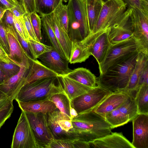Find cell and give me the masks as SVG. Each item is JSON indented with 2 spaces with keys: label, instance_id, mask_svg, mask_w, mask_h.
<instances>
[{
  "label": "cell",
  "instance_id": "29",
  "mask_svg": "<svg viewBox=\"0 0 148 148\" xmlns=\"http://www.w3.org/2000/svg\"><path fill=\"white\" fill-rule=\"evenodd\" d=\"M40 16L41 17L42 26V27L44 30L47 35L52 45V46L62 57L66 58L46 15H43Z\"/></svg>",
  "mask_w": 148,
  "mask_h": 148
},
{
  "label": "cell",
  "instance_id": "36",
  "mask_svg": "<svg viewBox=\"0 0 148 148\" xmlns=\"http://www.w3.org/2000/svg\"><path fill=\"white\" fill-rule=\"evenodd\" d=\"M28 41L36 59L40 56L51 51L53 48L52 46L45 45L41 42L35 40L31 38H29Z\"/></svg>",
  "mask_w": 148,
  "mask_h": 148
},
{
  "label": "cell",
  "instance_id": "47",
  "mask_svg": "<svg viewBox=\"0 0 148 148\" xmlns=\"http://www.w3.org/2000/svg\"><path fill=\"white\" fill-rule=\"evenodd\" d=\"M4 17L5 18L3 23L5 27L7 26L15 27L13 20V15L12 12L8 10L5 12Z\"/></svg>",
  "mask_w": 148,
  "mask_h": 148
},
{
  "label": "cell",
  "instance_id": "53",
  "mask_svg": "<svg viewBox=\"0 0 148 148\" xmlns=\"http://www.w3.org/2000/svg\"><path fill=\"white\" fill-rule=\"evenodd\" d=\"M6 79L5 74L0 68V84L3 83Z\"/></svg>",
  "mask_w": 148,
  "mask_h": 148
},
{
  "label": "cell",
  "instance_id": "21",
  "mask_svg": "<svg viewBox=\"0 0 148 148\" xmlns=\"http://www.w3.org/2000/svg\"><path fill=\"white\" fill-rule=\"evenodd\" d=\"M63 115L58 108L53 112H49L47 114L49 126L54 139H79L70 131H65L60 127L58 121Z\"/></svg>",
  "mask_w": 148,
  "mask_h": 148
},
{
  "label": "cell",
  "instance_id": "12",
  "mask_svg": "<svg viewBox=\"0 0 148 148\" xmlns=\"http://www.w3.org/2000/svg\"><path fill=\"white\" fill-rule=\"evenodd\" d=\"M129 8L133 36L139 42L144 51L148 53V13L136 8Z\"/></svg>",
  "mask_w": 148,
  "mask_h": 148
},
{
  "label": "cell",
  "instance_id": "19",
  "mask_svg": "<svg viewBox=\"0 0 148 148\" xmlns=\"http://www.w3.org/2000/svg\"><path fill=\"white\" fill-rule=\"evenodd\" d=\"M46 15L66 59L69 61L71 51L72 41L67 33L60 25L56 18L54 11Z\"/></svg>",
  "mask_w": 148,
  "mask_h": 148
},
{
  "label": "cell",
  "instance_id": "49",
  "mask_svg": "<svg viewBox=\"0 0 148 148\" xmlns=\"http://www.w3.org/2000/svg\"><path fill=\"white\" fill-rule=\"evenodd\" d=\"M144 84H148V66L146 67L141 75L138 89L141 85Z\"/></svg>",
  "mask_w": 148,
  "mask_h": 148
},
{
  "label": "cell",
  "instance_id": "52",
  "mask_svg": "<svg viewBox=\"0 0 148 148\" xmlns=\"http://www.w3.org/2000/svg\"><path fill=\"white\" fill-rule=\"evenodd\" d=\"M70 114L71 120L76 117L78 114L76 110L71 105L70 108Z\"/></svg>",
  "mask_w": 148,
  "mask_h": 148
},
{
  "label": "cell",
  "instance_id": "24",
  "mask_svg": "<svg viewBox=\"0 0 148 148\" xmlns=\"http://www.w3.org/2000/svg\"><path fill=\"white\" fill-rule=\"evenodd\" d=\"M58 76L57 74L37 59L33 60L28 83L37 80Z\"/></svg>",
  "mask_w": 148,
  "mask_h": 148
},
{
  "label": "cell",
  "instance_id": "13",
  "mask_svg": "<svg viewBox=\"0 0 148 148\" xmlns=\"http://www.w3.org/2000/svg\"><path fill=\"white\" fill-rule=\"evenodd\" d=\"M131 10L128 7L114 24L108 28V36L112 44L122 42L133 36L130 16Z\"/></svg>",
  "mask_w": 148,
  "mask_h": 148
},
{
  "label": "cell",
  "instance_id": "35",
  "mask_svg": "<svg viewBox=\"0 0 148 148\" xmlns=\"http://www.w3.org/2000/svg\"><path fill=\"white\" fill-rule=\"evenodd\" d=\"M54 12L56 18L60 25L67 33L68 22L67 5H64L62 0H61L57 8L54 10Z\"/></svg>",
  "mask_w": 148,
  "mask_h": 148
},
{
  "label": "cell",
  "instance_id": "11",
  "mask_svg": "<svg viewBox=\"0 0 148 148\" xmlns=\"http://www.w3.org/2000/svg\"><path fill=\"white\" fill-rule=\"evenodd\" d=\"M108 32V29H106L90 35L82 41L88 48L91 55L95 58L99 66L103 62L112 44Z\"/></svg>",
  "mask_w": 148,
  "mask_h": 148
},
{
  "label": "cell",
  "instance_id": "10",
  "mask_svg": "<svg viewBox=\"0 0 148 148\" xmlns=\"http://www.w3.org/2000/svg\"><path fill=\"white\" fill-rule=\"evenodd\" d=\"M25 112L36 139L41 148H48L54 138L49 126L47 114L41 113Z\"/></svg>",
  "mask_w": 148,
  "mask_h": 148
},
{
  "label": "cell",
  "instance_id": "28",
  "mask_svg": "<svg viewBox=\"0 0 148 148\" xmlns=\"http://www.w3.org/2000/svg\"><path fill=\"white\" fill-rule=\"evenodd\" d=\"M135 99L139 114H148V84H142L138 88Z\"/></svg>",
  "mask_w": 148,
  "mask_h": 148
},
{
  "label": "cell",
  "instance_id": "38",
  "mask_svg": "<svg viewBox=\"0 0 148 148\" xmlns=\"http://www.w3.org/2000/svg\"><path fill=\"white\" fill-rule=\"evenodd\" d=\"M31 22L36 36L40 42L42 41V36L41 33L42 23L40 16L36 12L30 14Z\"/></svg>",
  "mask_w": 148,
  "mask_h": 148
},
{
  "label": "cell",
  "instance_id": "58",
  "mask_svg": "<svg viewBox=\"0 0 148 148\" xmlns=\"http://www.w3.org/2000/svg\"><path fill=\"white\" fill-rule=\"evenodd\" d=\"M103 3H104L109 0H101Z\"/></svg>",
  "mask_w": 148,
  "mask_h": 148
},
{
  "label": "cell",
  "instance_id": "37",
  "mask_svg": "<svg viewBox=\"0 0 148 148\" xmlns=\"http://www.w3.org/2000/svg\"><path fill=\"white\" fill-rule=\"evenodd\" d=\"M0 68L5 74L7 79L19 72L21 69V65L14 62L7 63L0 61Z\"/></svg>",
  "mask_w": 148,
  "mask_h": 148
},
{
  "label": "cell",
  "instance_id": "15",
  "mask_svg": "<svg viewBox=\"0 0 148 148\" xmlns=\"http://www.w3.org/2000/svg\"><path fill=\"white\" fill-rule=\"evenodd\" d=\"M38 58L47 67L59 76L65 75L72 70L69 67V62L53 47L51 51L39 56Z\"/></svg>",
  "mask_w": 148,
  "mask_h": 148
},
{
  "label": "cell",
  "instance_id": "3",
  "mask_svg": "<svg viewBox=\"0 0 148 148\" xmlns=\"http://www.w3.org/2000/svg\"><path fill=\"white\" fill-rule=\"evenodd\" d=\"M59 76L36 80L28 83L20 89L16 101H28L49 99L53 95L64 92Z\"/></svg>",
  "mask_w": 148,
  "mask_h": 148
},
{
  "label": "cell",
  "instance_id": "57",
  "mask_svg": "<svg viewBox=\"0 0 148 148\" xmlns=\"http://www.w3.org/2000/svg\"><path fill=\"white\" fill-rule=\"evenodd\" d=\"M13 3L16 5H20L19 0H9Z\"/></svg>",
  "mask_w": 148,
  "mask_h": 148
},
{
  "label": "cell",
  "instance_id": "30",
  "mask_svg": "<svg viewBox=\"0 0 148 148\" xmlns=\"http://www.w3.org/2000/svg\"><path fill=\"white\" fill-rule=\"evenodd\" d=\"M90 148L88 143L78 139H56L48 148Z\"/></svg>",
  "mask_w": 148,
  "mask_h": 148
},
{
  "label": "cell",
  "instance_id": "6",
  "mask_svg": "<svg viewBox=\"0 0 148 148\" xmlns=\"http://www.w3.org/2000/svg\"><path fill=\"white\" fill-rule=\"evenodd\" d=\"M32 60L25 53L19 72L0 84V90L6 95L10 101L15 100L21 88L28 83Z\"/></svg>",
  "mask_w": 148,
  "mask_h": 148
},
{
  "label": "cell",
  "instance_id": "25",
  "mask_svg": "<svg viewBox=\"0 0 148 148\" xmlns=\"http://www.w3.org/2000/svg\"><path fill=\"white\" fill-rule=\"evenodd\" d=\"M89 28L91 35L100 14L103 3L101 0H85Z\"/></svg>",
  "mask_w": 148,
  "mask_h": 148
},
{
  "label": "cell",
  "instance_id": "20",
  "mask_svg": "<svg viewBox=\"0 0 148 148\" xmlns=\"http://www.w3.org/2000/svg\"><path fill=\"white\" fill-rule=\"evenodd\" d=\"M16 101L21 110L25 112L47 114L57 108L55 104L49 99L28 101Z\"/></svg>",
  "mask_w": 148,
  "mask_h": 148
},
{
  "label": "cell",
  "instance_id": "50",
  "mask_svg": "<svg viewBox=\"0 0 148 148\" xmlns=\"http://www.w3.org/2000/svg\"><path fill=\"white\" fill-rule=\"evenodd\" d=\"M0 61L9 63L14 62L9 57L8 55L0 45Z\"/></svg>",
  "mask_w": 148,
  "mask_h": 148
},
{
  "label": "cell",
  "instance_id": "40",
  "mask_svg": "<svg viewBox=\"0 0 148 148\" xmlns=\"http://www.w3.org/2000/svg\"><path fill=\"white\" fill-rule=\"evenodd\" d=\"M14 23L17 32L26 40L30 38L26 29L23 18L21 19L16 18L13 15Z\"/></svg>",
  "mask_w": 148,
  "mask_h": 148
},
{
  "label": "cell",
  "instance_id": "23",
  "mask_svg": "<svg viewBox=\"0 0 148 148\" xmlns=\"http://www.w3.org/2000/svg\"><path fill=\"white\" fill-rule=\"evenodd\" d=\"M90 88L97 86V78L88 69L79 67L64 75Z\"/></svg>",
  "mask_w": 148,
  "mask_h": 148
},
{
  "label": "cell",
  "instance_id": "17",
  "mask_svg": "<svg viewBox=\"0 0 148 148\" xmlns=\"http://www.w3.org/2000/svg\"><path fill=\"white\" fill-rule=\"evenodd\" d=\"M130 96L123 91L111 92L93 110L104 117L106 114L118 108Z\"/></svg>",
  "mask_w": 148,
  "mask_h": 148
},
{
  "label": "cell",
  "instance_id": "48",
  "mask_svg": "<svg viewBox=\"0 0 148 148\" xmlns=\"http://www.w3.org/2000/svg\"><path fill=\"white\" fill-rule=\"evenodd\" d=\"M9 10L10 11L14 16L17 19L23 18L24 15L25 14L24 10L20 5L16 6Z\"/></svg>",
  "mask_w": 148,
  "mask_h": 148
},
{
  "label": "cell",
  "instance_id": "9",
  "mask_svg": "<svg viewBox=\"0 0 148 148\" xmlns=\"http://www.w3.org/2000/svg\"><path fill=\"white\" fill-rule=\"evenodd\" d=\"M111 92L97 85L72 99L71 105L78 114L87 112L94 110Z\"/></svg>",
  "mask_w": 148,
  "mask_h": 148
},
{
  "label": "cell",
  "instance_id": "44",
  "mask_svg": "<svg viewBox=\"0 0 148 148\" xmlns=\"http://www.w3.org/2000/svg\"><path fill=\"white\" fill-rule=\"evenodd\" d=\"M25 26L30 38L39 41L37 39L32 26L30 19V14H25L23 16Z\"/></svg>",
  "mask_w": 148,
  "mask_h": 148
},
{
  "label": "cell",
  "instance_id": "34",
  "mask_svg": "<svg viewBox=\"0 0 148 148\" xmlns=\"http://www.w3.org/2000/svg\"><path fill=\"white\" fill-rule=\"evenodd\" d=\"M118 108L129 118L130 121L139 114L135 97L131 96Z\"/></svg>",
  "mask_w": 148,
  "mask_h": 148
},
{
  "label": "cell",
  "instance_id": "45",
  "mask_svg": "<svg viewBox=\"0 0 148 148\" xmlns=\"http://www.w3.org/2000/svg\"><path fill=\"white\" fill-rule=\"evenodd\" d=\"M19 1L25 14H30L36 11L35 0H19Z\"/></svg>",
  "mask_w": 148,
  "mask_h": 148
},
{
  "label": "cell",
  "instance_id": "4",
  "mask_svg": "<svg viewBox=\"0 0 148 148\" xmlns=\"http://www.w3.org/2000/svg\"><path fill=\"white\" fill-rule=\"evenodd\" d=\"M67 34L72 41H81L90 35L85 0H69Z\"/></svg>",
  "mask_w": 148,
  "mask_h": 148
},
{
  "label": "cell",
  "instance_id": "14",
  "mask_svg": "<svg viewBox=\"0 0 148 148\" xmlns=\"http://www.w3.org/2000/svg\"><path fill=\"white\" fill-rule=\"evenodd\" d=\"M134 148H148V114H139L132 120Z\"/></svg>",
  "mask_w": 148,
  "mask_h": 148
},
{
  "label": "cell",
  "instance_id": "46",
  "mask_svg": "<svg viewBox=\"0 0 148 148\" xmlns=\"http://www.w3.org/2000/svg\"><path fill=\"white\" fill-rule=\"evenodd\" d=\"M58 123L62 130L67 132H69V130L73 127L71 120L64 114L59 120Z\"/></svg>",
  "mask_w": 148,
  "mask_h": 148
},
{
  "label": "cell",
  "instance_id": "56",
  "mask_svg": "<svg viewBox=\"0 0 148 148\" xmlns=\"http://www.w3.org/2000/svg\"><path fill=\"white\" fill-rule=\"evenodd\" d=\"M7 99H8V98L6 95L0 90V100Z\"/></svg>",
  "mask_w": 148,
  "mask_h": 148
},
{
  "label": "cell",
  "instance_id": "22",
  "mask_svg": "<svg viewBox=\"0 0 148 148\" xmlns=\"http://www.w3.org/2000/svg\"><path fill=\"white\" fill-rule=\"evenodd\" d=\"M59 77L62 81L64 92L71 101L92 88L65 76Z\"/></svg>",
  "mask_w": 148,
  "mask_h": 148
},
{
  "label": "cell",
  "instance_id": "59",
  "mask_svg": "<svg viewBox=\"0 0 148 148\" xmlns=\"http://www.w3.org/2000/svg\"><path fill=\"white\" fill-rule=\"evenodd\" d=\"M69 0H62L63 2L65 3H66Z\"/></svg>",
  "mask_w": 148,
  "mask_h": 148
},
{
  "label": "cell",
  "instance_id": "54",
  "mask_svg": "<svg viewBox=\"0 0 148 148\" xmlns=\"http://www.w3.org/2000/svg\"><path fill=\"white\" fill-rule=\"evenodd\" d=\"M7 10L4 8L0 6V23L3 22L2 19L5 13Z\"/></svg>",
  "mask_w": 148,
  "mask_h": 148
},
{
  "label": "cell",
  "instance_id": "43",
  "mask_svg": "<svg viewBox=\"0 0 148 148\" xmlns=\"http://www.w3.org/2000/svg\"><path fill=\"white\" fill-rule=\"evenodd\" d=\"M0 45L8 55L10 47L7 33L3 22L0 23Z\"/></svg>",
  "mask_w": 148,
  "mask_h": 148
},
{
  "label": "cell",
  "instance_id": "16",
  "mask_svg": "<svg viewBox=\"0 0 148 148\" xmlns=\"http://www.w3.org/2000/svg\"><path fill=\"white\" fill-rule=\"evenodd\" d=\"M88 143L90 148H134L122 132H112Z\"/></svg>",
  "mask_w": 148,
  "mask_h": 148
},
{
  "label": "cell",
  "instance_id": "26",
  "mask_svg": "<svg viewBox=\"0 0 148 148\" xmlns=\"http://www.w3.org/2000/svg\"><path fill=\"white\" fill-rule=\"evenodd\" d=\"M91 55L88 49L81 41H72L69 62L71 64L85 62Z\"/></svg>",
  "mask_w": 148,
  "mask_h": 148
},
{
  "label": "cell",
  "instance_id": "39",
  "mask_svg": "<svg viewBox=\"0 0 148 148\" xmlns=\"http://www.w3.org/2000/svg\"><path fill=\"white\" fill-rule=\"evenodd\" d=\"M13 101H10L0 109V129L10 117L14 110Z\"/></svg>",
  "mask_w": 148,
  "mask_h": 148
},
{
  "label": "cell",
  "instance_id": "41",
  "mask_svg": "<svg viewBox=\"0 0 148 148\" xmlns=\"http://www.w3.org/2000/svg\"><path fill=\"white\" fill-rule=\"evenodd\" d=\"M17 39L24 52L30 58L33 60L36 59L31 46L28 40H24L17 32Z\"/></svg>",
  "mask_w": 148,
  "mask_h": 148
},
{
  "label": "cell",
  "instance_id": "18",
  "mask_svg": "<svg viewBox=\"0 0 148 148\" xmlns=\"http://www.w3.org/2000/svg\"><path fill=\"white\" fill-rule=\"evenodd\" d=\"M147 66L148 53L143 51H140L138 53L135 67L125 90L131 96L135 97L140 78Z\"/></svg>",
  "mask_w": 148,
  "mask_h": 148
},
{
  "label": "cell",
  "instance_id": "31",
  "mask_svg": "<svg viewBox=\"0 0 148 148\" xmlns=\"http://www.w3.org/2000/svg\"><path fill=\"white\" fill-rule=\"evenodd\" d=\"M49 99L55 104L63 114L71 119L70 114L71 101L64 92L56 94Z\"/></svg>",
  "mask_w": 148,
  "mask_h": 148
},
{
  "label": "cell",
  "instance_id": "1",
  "mask_svg": "<svg viewBox=\"0 0 148 148\" xmlns=\"http://www.w3.org/2000/svg\"><path fill=\"white\" fill-rule=\"evenodd\" d=\"M73 128L69 131L79 140L87 143L111 133L112 129L104 117L93 110L78 114L71 120Z\"/></svg>",
  "mask_w": 148,
  "mask_h": 148
},
{
  "label": "cell",
  "instance_id": "32",
  "mask_svg": "<svg viewBox=\"0 0 148 148\" xmlns=\"http://www.w3.org/2000/svg\"><path fill=\"white\" fill-rule=\"evenodd\" d=\"M104 117L112 129L123 125L130 121L129 118L118 108L106 114Z\"/></svg>",
  "mask_w": 148,
  "mask_h": 148
},
{
  "label": "cell",
  "instance_id": "33",
  "mask_svg": "<svg viewBox=\"0 0 148 148\" xmlns=\"http://www.w3.org/2000/svg\"><path fill=\"white\" fill-rule=\"evenodd\" d=\"M61 0H35L36 12L40 16L49 14L56 9Z\"/></svg>",
  "mask_w": 148,
  "mask_h": 148
},
{
  "label": "cell",
  "instance_id": "55",
  "mask_svg": "<svg viewBox=\"0 0 148 148\" xmlns=\"http://www.w3.org/2000/svg\"><path fill=\"white\" fill-rule=\"evenodd\" d=\"M10 101L7 99L0 100V109L7 103Z\"/></svg>",
  "mask_w": 148,
  "mask_h": 148
},
{
  "label": "cell",
  "instance_id": "51",
  "mask_svg": "<svg viewBox=\"0 0 148 148\" xmlns=\"http://www.w3.org/2000/svg\"><path fill=\"white\" fill-rule=\"evenodd\" d=\"M0 3L3 5L4 8L7 10H9L16 6L9 0H0Z\"/></svg>",
  "mask_w": 148,
  "mask_h": 148
},
{
  "label": "cell",
  "instance_id": "5",
  "mask_svg": "<svg viewBox=\"0 0 148 148\" xmlns=\"http://www.w3.org/2000/svg\"><path fill=\"white\" fill-rule=\"evenodd\" d=\"M141 50L144 51L139 42L133 36L122 42L111 44L103 62L99 66L100 75L112 66Z\"/></svg>",
  "mask_w": 148,
  "mask_h": 148
},
{
  "label": "cell",
  "instance_id": "7",
  "mask_svg": "<svg viewBox=\"0 0 148 148\" xmlns=\"http://www.w3.org/2000/svg\"><path fill=\"white\" fill-rule=\"evenodd\" d=\"M127 6L123 0H109L103 3L92 34L113 25L125 12Z\"/></svg>",
  "mask_w": 148,
  "mask_h": 148
},
{
  "label": "cell",
  "instance_id": "8",
  "mask_svg": "<svg viewBox=\"0 0 148 148\" xmlns=\"http://www.w3.org/2000/svg\"><path fill=\"white\" fill-rule=\"evenodd\" d=\"M21 113L14 133L11 148H41L25 112Z\"/></svg>",
  "mask_w": 148,
  "mask_h": 148
},
{
  "label": "cell",
  "instance_id": "2",
  "mask_svg": "<svg viewBox=\"0 0 148 148\" xmlns=\"http://www.w3.org/2000/svg\"><path fill=\"white\" fill-rule=\"evenodd\" d=\"M139 51L112 66L100 75L97 78V85L111 92H125Z\"/></svg>",
  "mask_w": 148,
  "mask_h": 148
},
{
  "label": "cell",
  "instance_id": "42",
  "mask_svg": "<svg viewBox=\"0 0 148 148\" xmlns=\"http://www.w3.org/2000/svg\"><path fill=\"white\" fill-rule=\"evenodd\" d=\"M128 7H134L148 13V0H123Z\"/></svg>",
  "mask_w": 148,
  "mask_h": 148
},
{
  "label": "cell",
  "instance_id": "27",
  "mask_svg": "<svg viewBox=\"0 0 148 148\" xmlns=\"http://www.w3.org/2000/svg\"><path fill=\"white\" fill-rule=\"evenodd\" d=\"M7 37L10 47V59L15 63L20 65L22 63L25 54L17 37L7 32Z\"/></svg>",
  "mask_w": 148,
  "mask_h": 148
}]
</instances>
